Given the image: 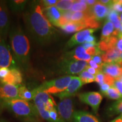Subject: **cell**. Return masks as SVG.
Masks as SVG:
<instances>
[{
    "label": "cell",
    "mask_w": 122,
    "mask_h": 122,
    "mask_svg": "<svg viewBox=\"0 0 122 122\" xmlns=\"http://www.w3.org/2000/svg\"><path fill=\"white\" fill-rule=\"evenodd\" d=\"M24 20L28 30L35 40L41 45L51 42L57 31L43 13L40 1H32L24 14Z\"/></svg>",
    "instance_id": "1"
},
{
    "label": "cell",
    "mask_w": 122,
    "mask_h": 122,
    "mask_svg": "<svg viewBox=\"0 0 122 122\" xmlns=\"http://www.w3.org/2000/svg\"><path fill=\"white\" fill-rule=\"evenodd\" d=\"M13 57L19 68L27 71L30 68V45L29 40L19 27L14 26L9 33Z\"/></svg>",
    "instance_id": "2"
},
{
    "label": "cell",
    "mask_w": 122,
    "mask_h": 122,
    "mask_svg": "<svg viewBox=\"0 0 122 122\" xmlns=\"http://www.w3.org/2000/svg\"><path fill=\"white\" fill-rule=\"evenodd\" d=\"M0 109H7L24 122H40V116L34 103L20 99L5 101Z\"/></svg>",
    "instance_id": "3"
},
{
    "label": "cell",
    "mask_w": 122,
    "mask_h": 122,
    "mask_svg": "<svg viewBox=\"0 0 122 122\" xmlns=\"http://www.w3.org/2000/svg\"><path fill=\"white\" fill-rule=\"evenodd\" d=\"M33 100L41 118L49 122V112L57 107L52 96L44 92H39L36 94Z\"/></svg>",
    "instance_id": "4"
},
{
    "label": "cell",
    "mask_w": 122,
    "mask_h": 122,
    "mask_svg": "<svg viewBox=\"0 0 122 122\" xmlns=\"http://www.w3.org/2000/svg\"><path fill=\"white\" fill-rule=\"evenodd\" d=\"M73 76L67 75L46 81L34 90L35 93L39 92H44L50 94H57L63 92L68 86Z\"/></svg>",
    "instance_id": "5"
},
{
    "label": "cell",
    "mask_w": 122,
    "mask_h": 122,
    "mask_svg": "<svg viewBox=\"0 0 122 122\" xmlns=\"http://www.w3.org/2000/svg\"><path fill=\"white\" fill-rule=\"evenodd\" d=\"M88 62L82 61L68 60L62 58L59 64L61 72L66 75L79 74L88 66Z\"/></svg>",
    "instance_id": "6"
},
{
    "label": "cell",
    "mask_w": 122,
    "mask_h": 122,
    "mask_svg": "<svg viewBox=\"0 0 122 122\" xmlns=\"http://www.w3.org/2000/svg\"><path fill=\"white\" fill-rule=\"evenodd\" d=\"M57 111L59 115L65 122H73L74 111L73 101L71 97L60 100L57 105Z\"/></svg>",
    "instance_id": "7"
},
{
    "label": "cell",
    "mask_w": 122,
    "mask_h": 122,
    "mask_svg": "<svg viewBox=\"0 0 122 122\" xmlns=\"http://www.w3.org/2000/svg\"><path fill=\"white\" fill-rule=\"evenodd\" d=\"M79 99L81 102L89 105L95 114L98 112L100 104L102 100V96L97 92H89L78 94Z\"/></svg>",
    "instance_id": "8"
},
{
    "label": "cell",
    "mask_w": 122,
    "mask_h": 122,
    "mask_svg": "<svg viewBox=\"0 0 122 122\" xmlns=\"http://www.w3.org/2000/svg\"><path fill=\"white\" fill-rule=\"evenodd\" d=\"M15 61L5 40L0 36V67L11 68L16 67Z\"/></svg>",
    "instance_id": "9"
},
{
    "label": "cell",
    "mask_w": 122,
    "mask_h": 122,
    "mask_svg": "<svg viewBox=\"0 0 122 122\" xmlns=\"http://www.w3.org/2000/svg\"><path fill=\"white\" fill-rule=\"evenodd\" d=\"M10 19L8 10L5 3L0 2V36L5 40L10 32Z\"/></svg>",
    "instance_id": "10"
},
{
    "label": "cell",
    "mask_w": 122,
    "mask_h": 122,
    "mask_svg": "<svg viewBox=\"0 0 122 122\" xmlns=\"http://www.w3.org/2000/svg\"><path fill=\"white\" fill-rule=\"evenodd\" d=\"M19 99L18 86L0 82V105L6 100Z\"/></svg>",
    "instance_id": "11"
},
{
    "label": "cell",
    "mask_w": 122,
    "mask_h": 122,
    "mask_svg": "<svg viewBox=\"0 0 122 122\" xmlns=\"http://www.w3.org/2000/svg\"><path fill=\"white\" fill-rule=\"evenodd\" d=\"M97 30V29L87 28L77 32L73 35L71 39L68 41L66 44L65 49H69L79 44L84 43L86 38L89 35H92V33H93Z\"/></svg>",
    "instance_id": "12"
},
{
    "label": "cell",
    "mask_w": 122,
    "mask_h": 122,
    "mask_svg": "<svg viewBox=\"0 0 122 122\" xmlns=\"http://www.w3.org/2000/svg\"><path fill=\"white\" fill-rule=\"evenodd\" d=\"M83 85L84 84L82 83L79 77L73 76L72 79H71L66 89L60 93L55 94V96L58 97L60 100L68 97H71L77 93L79 90Z\"/></svg>",
    "instance_id": "13"
},
{
    "label": "cell",
    "mask_w": 122,
    "mask_h": 122,
    "mask_svg": "<svg viewBox=\"0 0 122 122\" xmlns=\"http://www.w3.org/2000/svg\"><path fill=\"white\" fill-rule=\"evenodd\" d=\"M92 56L86 53V50L82 46H79L72 51L66 53L63 57V59L68 60L82 61L88 62L92 59Z\"/></svg>",
    "instance_id": "14"
},
{
    "label": "cell",
    "mask_w": 122,
    "mask_h": 122,
    "mask_svg": "<svg viewBox=\"0 0 122 122\" xmlns=\"http://www.w3.org/2000/svg\"><path fill=\"white\" fill-rule=\"evenodd\" d=\"M0 82L17 86H20L22 84L23 82V75L20 70L16 67L10 68V71L6 77Z\"/></svg>",
    "instance_id": "15"
},
{
    "label": "cell",
    "mask_w": 122,
    "mask_h": 122,
    "mask_svg": "<svg viewBox=\"0 0 122 122\" xmlns=\"http://www.w3.org/2000/svg\"><path fill=\"white\" fill-rule=\"evenodd\" d=\"M109 11L110 8L109 7L100 4L98 1L93 6L89 9V10L91 16L98 22L106 18L107 16Z\"/></svg>",
    "instance_id": "16"
},
{
    "label": "cell",
    "mask_w": 122,
    "mask_h": 122,
    "mask_svg": "<svg viewBox=\"0 0 122 122\" xmlns=\"http://www.w3.org/2000/svg\"><path fill=\"white\" fill-rule=\"evenodd\" d=\"M102 72L111 76L115 80H118L122 75V67L116 62L103 63L102 66Z\"/></svg>",
    "instance_id": "17"
},
{
    "label": "cell",
    "mask_w": 122,
    "mask_h": 122,
    "mask_svg": "<svg viewBox=\"0 0 122 122\" xmlns=\"http://www.w3.org/2000/svg\"><path fill=\"white\" fill-rule=\"evenodd\" d=\"M120 53L121 52L117 49V47H114L108 50L105 53H102L101 54V56L104 63L112 62L118 63L122 61L120 58Z\"/></svg>",
    "instance_id": "18"
},
{
    "label": "cell",
    "mask_w": 122,
    "mask_h": 122,
    "mask_svg": "<svg viewBox=\"0 0 122 122\" xmlns=\"http://www.w3.org/2000/svg\"><path fill=\"white\" fill-rule=\"evenodd\" d=\"M43 13L48 20L52 25L57 27L59 20L62 16V12L59 11L56 6H52L46 9H42Z\"/></svg>",
    "instance_id": "19"
},
{
    "label": "cell",
    "mask_w": 122,
    "mask_h": 122,
    "mask_svg": "<svg viewBox=\"0 0 122 122\" xmlns=\"http://www.w3.org/2000/svg\"><path fill=\"white\" fill-rule=\"evenodd\" d=\"M73 122H101L98 118L90 112L76 111L73 115Z\"/></svg>",
    "instance_id": "20"
},
{
    "label": "cell",
    "mask_w": 122,
    "mask_h": 122,
    "mask_svg": "<svg viewBox=\"0 0 122 122\" xmlns=\"http://www.w3.org/2000/svg\"><path fill=\"white\" fill-rule=\"evenodd\" d=\"M65 33L70 34L88 28L85 20L79 22H70L61 27Z\"/></svg>",
    "instance_id": "21"
},
{
    "label": "cell",
    "mask_w": 122,
    "mask_h": 122,
    "mask_svg": "<svg viewBox=\"0 0 122 122\" xmlns=\"http://www.w3.org/2000/svg\"><path fill=\"white\" fill-rule=\"evenodd\" d=\"M114 27L113 24L109 20L105 22L102 30L101 41H107L112 35L114 31Z\"/></svg>",
    "instance_id": "22"
},
{
    "label": "cell",
    "mask_w": 122,
    "mask_h": 122,
    "mask_svg": "<svg viewBox=\"0 0 122 122\" xmlns=\"http://www.w3.org/2000/svg\"><path fill=\"white\" fill-rule=\"evenodd\" d=\"M18 91L19 97L20 100L30 101V100H33L35 96V93L33 90L30 91L24 85H21L18 86Z\"/></svg>",
    "instance_id": "23"
},
{
    "label": "cell",
    "mask_w": 122,
    "mask_h": 122,
    "mask_svg": "<svg viewBox=\"0 0 122 122\" xmlns=\"http://www.w3.org/2000/svg\"><path fill=\"white\" fill-rule=\"evenodd\" d=\"M27 1L24 0H13V1H8L7 4L12 11L15 13L22 12L25 9Z\"/></svg>",
    "instance_id": "24"
},
{
    "label": "cell",
    "mask_w": 122,
    "mask_h": 122,
    "mask_svg": "<svg viewBox=\"0 0 122 122\" xmlns=\"http://www.w3.org/2000/svg\"><path fill=\"white\" fill-rule=\"evenodd\" d=\"M119 15V14L118 13L112 10H111L110 9L109 13L108 14L107 16V20L110 21L113 24L115 30H119L120 27L122 26V23L121 22H120Z\"/></svg>",
    "instance_id": "25"
},
{
    "label": "cell",
    "mask_w": 122,
    "mask_h": 122,
    "mask_svg": "<svg viewBox=\"0 0 122 122\" xmlns=\"http://www.w3.org/2000/svg\"><path fill=\"white\" fill-rule=\"evenodd\" d=\"M89 10V7L88 6L86 1L84 0L75 1L73 4L70 11L72 13L75 12H87Z\"/></svg>",
    "instance_id": "26"
},
{
    "label": "cell",
    "mask_w": 122,
    "mask_h": 122,
    "mask_svg": "<svg viewBox=\"0 0 122 122\" xmlns=\"http://www.w3.org/2000/svg\"><path fill=\"white\" fill-rule=\"evenodd\" d=\"M75 1L74 0H60L58 1L55 6L62 13L63 12L70 11Z\"/></svg>",
    "instance_id": "27"
},
{
    "label": "cell",
    "mask_w": 122,
    "mask_h": 122,
    "mask_svg": "<svg viewBox=\"0 0 122 122\" xmlns=\"http://www.w3.org/2000/svg\"><path fill=\"white\" fill-rule=\"evenodd\" d=\"M108 114L110 115H115L117 114H122V98L117 100L109 106L107 110Z\"/></svg>",
    "instance_id": "28"
},
{
    "label": "cell",
    "mask_w": 122,
    "mask_h": 122,
    "mask_svg": "<svg viewBox=\"0 0 122 122\" xmlns=\"http://www.w3.org/2000/svg\"><path fill=\"white\" fill-rule=\"evenodd\" d=\"M91 16L89 11L87 12H75L71 15V22H79L85 20L88 17Z\"/></svg>",
    "instance_id": "29"
},
{
    "label": "cell",
    "mask_w": 122,
    "mask_h": 122,
    "mask_svg": "<svg viewBox=\"0 0 122 122\" xmlns=\"http://www.w3.org/2000/svg\"><path fill=\"white\" fill-rule=\"evenodd\" d=\"M103 96L111 100H120L122 98V96L120 94L119 91L114 86L110 87L106 92L102 94Z\"/></svg>",
    "instance_id": "30"
},
{
    "label": "cell",
    "mask_w": 122,
    "mask_h": 122,
    "mask_svg": "<svg viewBox=\"0 0 122 122\" xmlns=\"http://www.w3.org/2000/svg\"><path fill=\"white\" fill-rule=\"evenodd\" d=\"M79 78L80 79L84 84L95 81V76L91 74L86 70H84L83 71H82L79 74Z\"/></svg>",
    "instance_id": "31"
},
{
    "label": "cell",
    "mask_w": 122,
    "mask_h": 122,
    "mask_svg": "<svg viewBox=\"0 0 122 122\" xmlns=\"http://www.w3.org/2000/svg\"><path fill=\"white\" fill-rule=\"evenodd\" d=\"M49 122H65L59 115L57 110V107L53 108L49 112Z\"/></svg>",
    "instance_id": "32"
},
{
    "label": "cell",
    "mask_w": 122,
    "mask_h": 122,
    "mask_svg": "<svg viewBox=\"0 0 122 122\" xmlns=\"http://www.w3.org/2000/svg\"><path fill=\"white\" fill-rule=\"evenodd\" d=\"M58 0H42L40 1L41 7H43L42 9H46L49 7L55 6L57 4Z\"/></svg>",
    "instance_id": "33"
},
{
    "label": "cell",
    "mask_w": 122,
    "mask_h": 122,
    "mask_svg": "<svg viewBox=\"0 0 122 122\" xmlns=\"http://www.w3.org/2000/svg\"><path fill=\"white\" fill-rule=\"evenodd\" d=\"M111 10L115 11L117 13H122V3L120 1H113L112 5L109 7Z\"/></svg>",
    "instance_id": "34"
},
{
    "label": "cell",
    "mask_w": 122,
    "mask_h": 122,
    "mask_svg": "<svg viewBox=\"0 0 122 122\" xmlns=\"http://www.w3.org/2000/svg\"><path fill=\"white\" fill-rule=\"evenodd\" d=\"M104 77H105V74L102 72L100 71V72L98 73L95 76V81L97 82L100 86L103 85L104 83Z\"/></svg>",
    "instance_id": "35"
},
{
    "label": "cell",
    "mask_w": 122,
    "mask_h": 122,
    "mask_svg": "<svg viewBox=\"0 0 122 122\" xmlns=\"http://www.w3.org/2000/svg\"><path fill=\"white\" fill-rule=\"evenodd\" d=\"M9 71H10V68L0 67V81L6 77L9 74Z\"/></svg>",
    "instance_id": "36"
},
{
    "label": "cell",
    "mask_w": 122,
    "mask_h": 122,
    "mask_svg": "<svg viewBox=\"0 0 122 122\" xmlns=\"http://www.w3.org/2000/svg\"><path fill=\"white\" fill-rule=\"evenodd\" d=\"M115 79L112 77L110 76L107 75L105 74V77H104V83L105 84H107L109 85L111 87H112L114 85V81H115Z\"/></svg>",
    "instance_id": "37"
},
{
    "label": "cell",
    "mask_w": 122,
    "mask_h": 122,
    "mask_svg": "<svg viewBox=\"0 0 122 122\" xmlns=\"http://www.w3.org/2000/svg\"><path fill=\"white\" fill-rule=\"evenodd\" d=\"M88 65L89 66L91 67L94 68V69L98 70L99 71H102V66L98 65V64L95 63V62H94L92 60V59H91L89 61H88Z\"/></svg>",
    "instance_id": "38"
},
{
    "label": "cell",
    "mask_w": 122,
    "mask_h": 122,
    "mask_svg": "<svg viewBox=\"0 0 122 122\" xmlns=\"http://www.w3.org/2000/svg\"><path fill=\"white\" fill-rule=\"evenodd\" d=\"M113 86L118 90L120 94L122 96V82L120 81L119 80H115Z\"/></svg>",
    "instance_id": "39"
},
{
    "label": "cell",
    "mask_w": 122,
    "mask_h": 122,
    "mask_svg": "<svg viewBox=\"0 0 122 122\" xmlns=\"http://www.w3.org/2000/svg\"><path fill=\"white\" fill-rule=\"evenodd\" d=\"M91 59L92 61H93L95 63L98 64V65L102 66L103 64L104 63H103L102 59V58H101V55H97V56H93V57H92Z\"/></svg>",
    "instance_id": "40"
},
{
    "label": "cell",
    "mask_w": 122,
    "mask_h": 122,
    "mask_svg": "<svg viewBox=\"0 0 122 122\" xmlns=\"http://www.w3.org/2000/svg\"><path fill=\"white\" fill-rule=\"evenodd\" d=\"M85 70H86V71H88V72L90 73V74L93 75H94L96 76V75H97L98 73H99L100 72V71H98V70L94 69V68L91 67L89 66H88L87 67H86V68H85Z\"/></svg>",
    "instance_id": "41"
},
{
    "label": "cell",
    "mask_w": 122,
    "mask_h": 122,
    "mask_svg": "<svg viewBox=\"0 0 122 122\" xmlns=\"http://www.w3.org/2000/svg\"><path fill=\"white\" fill-rule=\"evenodd\" d=\"M85 42L92 44H97V42H96V38L95 36H94L93 35H89V36H88V37L86 38Z\"/></svg>",
    "instance_id": "42"
},
{
    "label": "cell",
    "mask_w": 122,
    "mask_h": 122,
    "mask_svg": "<svg viewBox=\"0 0 122 122\" xmlns=\"http://www.w3.org/2000/svg\"><path fill=\"white\" fill-rule=\"evenodd\" d=\"M116 47L120 51H122V35H119L118 41H117Z\"/></svg>",
    "instance_id": "43"
},
{
    "label": "cell",
    "mask_w": 122,
    "mask_h": 122,
    "mask_svg": "<svg viewBox=\"0 0 122 122\" xmlns=\"http://www.w3.org/2000/svg\"><path fill=\"white\" fill-rule=\"evenodd\" d=\"M98 2H100V4L106 6L110 7L111 6V5H112L113 1H110V0H100V1H98Z\"/></svg>",
    "instance_id": "44"
},
{
    "label": "cell",
    "mask_w": 122,
    "mask_h": 122,
    "mask_svg": "<svg viewBox=\"0 0 122 122\" xmlns=\"http://www.w3.org/2000/svg\"><path fill=\"white\" fill-rule=\"evenodd\" d=\"M111 86L107 84H103V85H102L101 86H100V91L102 93H104L105 92L107 91L108 89L110 88Z\"/></svg>",
    "instance_id": "45"
},
{
    "label": "cell",
    "mask_w": 122,
    "mask_h": 122,
    "mask_svg": "<svg viewBox=\"0 0 122 122\" xmlns=\"http://www.w3.org/2000/svg\"><path fill=\"white\" fill-rule=\"evenodd\" d=\"M85 1H86V4H87L88 6L89 7V9L93 6L97 2V1H95V0H86Z\"/></svg>",
    "instance_id": "46"
},
{
    "label": "cell",
    "mask_w": 122,
    "mask_h": 122,
    "mask_svg": "<svg viewBox=\"0 0 122 122\" xmlns=\"http://www.w3.org/2000/svg\"><path fill=\"white\" fill-rule=\"evenodd\" d=\"M110 122H122V114L119 115L118 117H117L114 119L111 120Z\"/></svg>",
    "instance_id": "47"
},
{
    "label": "cell",
    "mask_w": 122,
    "mask_h": 122,
    "mask_svg": "<svg viewBox=\"0 0 122 122\" xmlns=\"http://www.w3.org/2000/svg\"><path fill=\"white\" fill-rule=\"evenodd\" d=\"M119 35H122V26L120 27L119 30Z\"/></svg>",
    "instance_id": "48"
},
{
    "label": "cell",
    "mask_w": 122,
    "mask_h": 122,
    "mask_svg": "<svg viewBox=\"0 0 122 122\" xmlns=\"http://www.w3.org/2000/svg\"><path fill=\"white\" fill-rule=\"evenodd\" d=\"M119 16H120L119 18H120V22H121V23H122V13L120 14Z\"/></svg>",
    "instance_id": "49"
},
{
    "label": "cell",
    "mask_w": 122,
    "mask_h": 122,
    "mask_svg": "<svg viewBox=\"0 0 122 122\" xmlns=\"http://www.w3.org/2000/svg\"><path fill=\"white\" fill-rule=\"evenodd\" d=\"M0 122H7L6 120H4V119H0Z\"/></svg>",
    "instance_id": "50"
},
{
    "label": "cell",
    "mask_w": 122,
    "mask_h": 122,
    "mask_svg": "<svg viewBox=\"0 0 122 122\" xmlns=\"http://www.w3.org/2000/svg\"><path fill=\"white\" fill-rule=\"evenodd\" d=\"M118 80H119L120 81H122V75L121 76H120V78Z\"/></svg>",
    "instance_id": "51"
},
{
    "label": "cell",
    "mask_w": 122,
    "mask_h": 122,
    "mask_svg": "<svg viewBox=\"0 0 122 122\" xmlns=\"http://www.w3.org/2000/svg\"><path fill=\"white\" fill-rule=\"evenodd\" d=\"M120 59H121L122 60V52L120 53Z\"/></svg>",
    "instance_id": "52"
},
{
    "label": "cell",
    "mask_w": 122,
    "mask_h": 122,
    "mask_svg": "<svg viewBox=\"0 0 122 122\" xmlns=\"http://www.w3.org/2000/svg\"><path fill=\"white\" fill-rule=\"evenodd\" d=\"M121 2H122V0H121Z\"/></svg>",
    "instance_id": "53"
}]
</instances>
